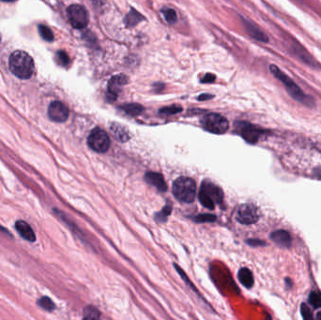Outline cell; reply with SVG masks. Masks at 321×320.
I'll return each instance as SVG.
<instances>
[{"label":"cell","instance_id":"6","mask_svg":"<svg viewBox=\"0 0 321 320\" xmlns=\"http://www.w3.org/2000/svg\"><path fill=\"white\" fill-rule=\"evenodd\" d=\"M87 145L91 150L104 153L107 152L110 147V139L107 132L103 129H94L87 138Z\"/></svg>","mask_w":321,"mask_h":320},{"label":"cell","instance_id":"25","mask_svg":"<svg viewBox=\"0 0 321 320\" xmlns=\"http://www.w3.org/2000/svg\"><path fill=\"white\" fill-rule=\"evenodd\" d=\"M162 13L164 15V18L166 22H168L169 24H175L177 22V13L176 11H174L173 9H165L162 11Z\"/></svg>","mask_w":321,"mask_h":320},{"label":"cell","instance_id":"2","mask_svg":"<svg viewBox=\"0 0 321 320\" xmlns=\"http://www.w3.org/2000/svg\"><path fill=\"white\" fill-rule=\"evenodd\" d=\"M9 65L11 73L21 79L30 78L35 70L32 57L27 52L20 50L11 53Z\"/></svg>","mask_w":321,"mask_h":320},{"label":"cell","instance_id":"30","mask_svg":"<svg viewBox=\"0 0 321 320\" xmlns=\"http://www.w3.org/2000/svg\"><path fill=\"white\" fill-rule=\"evenodd\" d=\"M214 80H215V75H213V74H207V75L204 76L203 78L201 79V82L202 83H206V84H211L213 83Z\"/></svg>","mask_w":321,"mask_h":320},{"label":"cell","instance_id":"36","mask_svg":"<svg viewBox=\"0 0 321 320\" xmlns=\"http://www.w3.org/2000/svg\"><path fill=\"white\" fill-rule=\"evenodd\" d=\"M1 1H3V2H13L14 0H1Z\"/></svg>","mask_w":321,"mask_h":320},{"label":"cell","instance_id":"16","mask_svg":"<svg viewBox=\"0 0 321 320\" xmlns=\"http://www.w3.org/2000/svg\"><path fill=\"white\" fill-rule=\"evenodd\" d=\"M145 180L147 181L148 183H150V185L157 188L160 192H165L167 190L166 183L164 182L162 176L160 174H158V173L148 172L145 175Z\"/></svg>","mask_w":321,"mask_h":320},{"label":"cell","instance_id":"1","mask_svg":"<svg viewBox=\"0 0 321 320\" xmlns=\"http://www.w3.org/2000/svg\"><path fill=\"white\" fill-rule=\"evenodd\" d=\"M269 72L284 85V86L287 89V91H288V93L294 100H296L297 102L304 105L305 107H314V105H315L314 99L309 95L305 94L300 86L296 84V82L293 79H291L287 74H285L279 68L278 66L270 65L269 66Z\"/></svg>","mask_w":321,"mask_h":320},{"label":"cell","instance_id":"28","mask_svg":"<svg viewBox=\"0 0 321 320\" xmlns=\"http://www.w3.org/2000/svg\"><path fill=\"white\" fill-rule=\"evenodd\" d=\"M300 313H301V316H302V318L304 320H312L313 319V315H312L310 308L305 303L301 304Z\"/></svg>","mask_w":321,"mask_h":320},{"label":"cell","instance_id":"22","mask_svg":"<svg viewBox=\"0 0 321 320\" xmlns=\"http://www.w3.org/2000/svg\"><path fill=\"white\" fill-rule=\"evenodd\" d=\"M38 304L43 309L49 311V312H51V311L54 309V303L53 300L50 298H48V297H42L41 299L38 300Z\"/></svg>","mask_w":321,"mask_h":320},{"label":"cell","instance_id":"21","mask_svg":"<svg viewBox=\"0 0 321 320\" xmlns=\"http://www.w3.org/2000/svg\"><path fill=\"white\" fill-rule=\"evenodd\" d=\"M39 32H40V35L42 36V38L44 41L53 42L54 34L52 30L48 27H46L44 25H40L39 26Z\"/></svg>","mask_w":321,"mask_h":320},{"label":"cell","instance_id":"14","mask_svg":"<svg viewBox=\"0 0 321 320\" xmlns=\"http://www.w3.org/2000/svg\"><path fill=\"white\" fill-rule=\"evenodd\" d=\"M271 240L279 247L282 248H289L292 243L291 236L286 230H276L270 234Z\"/></svg>","mask_w":321,"mask_h":320},{"label":"cell","instance_id":"19","mask_svg":"<svg viewBox=\"0 0 321 320\" xmlns=\"http://www.w3.org/2000/svg\"><path fill=\"white\" fill-rule=\"evenodd\" d=\"M122 110L127 113L128 115L131 116H137L141 114L144 110V108L142 106H140L138 104H128V105H124L122 106Z\"/></svg>","mask_w":321,"mask_h":320},{"label":"cell","instance_id":"32","mask_svg":"<svg viewBox=\"0 0 321 320\" xmlns=\"http://www.w3.org/2000/svg\"><path fill=\"white\" fill-rule=\"evenodd\" d=\"M247 242L251 246H265V242H263L261 240H248Z\"/></svg>","mask_w":321,"mask_h":320},{"label":"cell","instance_id":"31","mask_svg":"<svg viewBox=\"0 0 321 320\" xmlns=\"http://www.w3.org/2000/svg\"><path fill=\"white\" fill-rule=\"evenodd\" d=\"M170 212H171V208H170V207H165V208L163 209V211H162V212L160 213L161 214V215H159V216H160V220H165V218L169 215Z\"/></svg>","mask_w":321,"mask_h":320},{"label":"cell","instance_id":"13","mask_svg":"<svg viewBox=\"0 0 321 320\" xmlns=\"http://www.w3.org/2000/svg\"><path fill=\"white\" fill-rule=\"evenodd\" d=\"M243 26L245 27L246 32L255 40H257L260 43H268V37L265 33L263 32L259 27H257V26L252 23V22L248 21L243 19L242 20Z\"/></svg>","mask_w":321,"mask_h":320},{"label":"cell","instance_id":"3","mask_svg":"<svg viewBox=\"0 0 321 320\" xmlns=\"http://www.w3.org/2000/svg\"><path fill=\"white\" fill-rule=\"evenodd\" d=\"M173 193L181 202H193L196 196V184L192 179L181 177L173 184Z\"/></svg>","mask_w":321,"mask_h":320},{"label":"cell","instance_id":"9","mask_svg":"<svg viewBox=\"0 0 321 320\" xmlns=\"http://www.w3.org/2000/svg\"><path fill=\"white\" fill-rule=\"evenodd\" d=\"M287 44L289 45L288 47H289L290 52L293 53L295 56H297L302 62H304L305 64L309 65L311 67H315L317 65L316 59L294 38H289Z\"/></svg>","mask_w":321,"mask_h":320},{"label":"cell","instance_id":"26","mask_svg":"<svg viewBox=\"0 0 321 320\" xmlns=\"http://www.w3.org/2000/svg\"><path fill=\"white\" fill-rule=\"evenodd\" d=\"M56 61L61 66H68L70 63V57L64 51H58L56 53Z\"/></svg>","mask_w":321,"mask_h":320},{"label":"cell","instance_id":"15","mask_svg":"<svg viewBox=\"0 0 321 320\" xmlns=\"http://www.w3.org/2000/svg\"><path fill=\"white\" fill-rule=\"evenodd\" d=\"M15 228L19 235L27 241H35L36 235L33 231L31 226L25 221H17L15 224Z\"/></svg>","mask_w":321,"mask_h":320},{"label":"cell","instance_id":"10","mask_svg":"<svg viewBox=\"0 0 321 320\" xmlns=\"http://www.w3.org/2000/svg\"><path fill=\"white\" fill-rule=\"evenodd\" d=\"M128 83V78L124 75H115L111 78V80L108 83L107 87V98L110 102H113L117 100L118 95L123 87V85Z\"/></svg>","mask_w":321,"mask_h":320},{"label":"cell","instance_id":"8","mask_svg":"<svg viewBox=\"0 0 321 320\" xmlns=\"http://www.w3.org/2000/svg\"><path fill=\"white\" fill-rule=\"evenodd\" d=\"M259 218V210L253 204H243L240 206L236 213V220L241 224H256Z\"/></svg>","mask_w":321,"mask_h":320},{"label":"cell","instance_id":"34","mask_svg":"<svg viewBox=\"0 0 321 320\" xmlns=\"http://www.w3.org/2000/svg\"><path fill=\"white\" fill-rule=\"evenodd\" d=\"M95 6H102L106 3V0H91Z\"/></svg>","mask_w":321,"mask_h":320},{"label":"cell","instance_id":"17","mask_svg":"<svg viewBox=\"0 0 321 320\" xmlns=\"http://www.w3.org/2000/svg\"><path fill=\"white\" fill-rule=\"evenodd\" d=\"M238 277L240 282L241 283L242 286H244L246 288H253L254 286V276L252 271L247 268V267H242L240 269Z\"/></svg>","mask_w":321,"mask_h":320},{"label":"cell","instance_id":"23","mask_svg":"<svg viewBox=\"0 0 321 320\" xmlns=\"http://www.w3.org/2000/svg\"><path fill=\"white\" fill-rule=\"evenodd\" d=\"M99 318H100V312L93 306H87L84 311V319L98 320Z\"/></svg>","mask_w":321,"mask_h":320},{"label":"cell","instance_id":"20","mask_svg":"<svg viewBox=\"0 0 321 320\" xmlns=\"http://www.w3.org/2000/svg\"><path fill=\"white\" fill-rule=\"evenodd\" d=\"M143 19H144L143 16H142L140 13H138L137 11H135V10L133 9V10H131L130 13L127 15L125 21H126V24H127L128 26L133 27V26H135L136 24H138V23H139L140 21H142Z\"/></svg>","mask_w":321,"mask_h":320},{"label":"cell","instance_id":"27","mask_svg":"<svg viewBox=\"0 0 321 320\" xmlns=\"http://www.w3.org/2000/svg\"><path fill=\"white\" fill-rule=\"evenodd\" d=\"M182 110L181 107L172 106V107H164V108L160 109V113L164 114V115H175V114L180 113Z\"/></svg>","mask_w":321,"mask_h":320},{"label":"cell","instance_id":"18","mask_svg":"<svg viewBox=\"0 0 321 320\" xmlns=\"http://www.w3.org/2000/svg\"><path fill=\"white\" fill-rule=\"evenodd\" d=\"M111 132L113 136L120 142H126L130 138L128 131L119 124H113L111 126Z\"/></svg>","mask_w":321,"mask_h":320},{"label":"cell","instance_id":"24","mask_svg":"<svg viewBox=\"0 0 321 320\" xmlns=\"http://www.w3.org/2000/svg\"><path fill=\"white\" fill-rule=\"evenodd\" d=\"M309 302L315 308L321 307V294L319 292H312L309 296Z\"/></svg>","mask_w":321,"mask_h":320},{"label":"cell","instance_id":"7","mask_svg":"<svg viewBox=\"0 0 321 320\" xmlns=\"http://www.w3.org/2000/svg\"><path fill=\"white\" fill-rule=\"evenodd\" d=\"M67 15L71 25L77 29L86 27L88 23V13L86 8L82 5H71L67 10Z\"/></svg>","mask_w":321,"mask_h":320},{"label":"cell","instance_id":"4","mask_svg":"<svg viewBox=\"0 0 321 320\" xmlns=\"http://www.w3.org/2000/svg\"><path fill=\"white\" fill-rule=\"evenodd\" d=\"M198 197L205 208L214 210L216 204L223 201L224 193L217 185L212 182H204L198 193Z\"/></svg>","mask_w":321,"mask_h":320},{"label":"cell","instance_id":"29","mask_svg":"<svg viewBox=\"0 0 321 320\" xmlns=\"http://www.w3.org/2000/svg\"><path fill=\"white\" fill-rule=\"evenodd\" d=\"M216 220V217L212 214H201L199 216H197L195 218L196 222H200V223H204V222H214Z\"/></svg>","mask_w":321,"mask_h":320},{"label":"cell","instance_id":"33","mask_svg":"<svg viewBox=\"0 0 321 320\" xmlns=\"http://www.w3.org/2000/svg\"><path fill=\"white\" fill-rule=\"evenodd\" d=\"M213 98V95H209V94H202L201 96L198 97L199 101H205V100H210Z\"/></svg>","mask_w":321,"mask_h":320},{"label":"cell","instance_id":"11","mask_svg":"<svg viewBox=\"0 0 321 320\" xmlns=\"http://www.w3.org/2000/svg\"><path fill=\"white\" fill-rule=\"evenodd\" d=\"M48 116L54 122H64L69 118V109L61 102H54L48 108Z\"/></svg>","mask_w":321,"mask_h":320},{"label":"cell","instance_id":"35","mask_svg":"<svg viewBox=\"0 0 321 320\" xmlns=\"http://www.w3.org/2000/svg\"><path fill=\"white\" fill-rule=\"evenodd\" d=\"M317 319H318V320H321V312H320V313L317 315Z\"/></svg>","mask_w":321,"mask_h":320},{"label":"cell","instance_id":"5","mask_svg":"<svg viewBox=\"0 0 321 320\" xmlns=\"http://www.w3.org/2000/svg\"><path fill=\"white\" fill-rule=\"evenodd\" d=\"M201 124L205 130L216 134L225 133L229 126L228 120L225 117L215 113L205 115L201 118Z\"/></svg>","mask_w":321,"mask_h":320},{"label":"cell","instance_id":"12","mask_svg":"<svg viewBox=\"0 0 321 320\" xmlns=\"http://www.w3.org/2000/svg\"><path fill=\"white\" fill-rule=\"evenodd\" d=\"M240 133L241 136L246 140L248 143L254 144L258 141L262 134V131L259 128L256 127L255 125H252L250 123L242 122L240 125Z\"/></svg>","mask_w":321,"mask_h":320}]
</instances>
